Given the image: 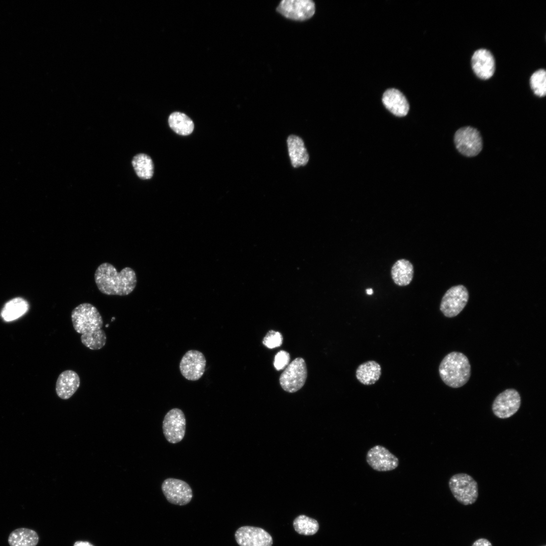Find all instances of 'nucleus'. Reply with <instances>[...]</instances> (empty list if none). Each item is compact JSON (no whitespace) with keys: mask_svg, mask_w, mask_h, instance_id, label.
Instances as JSON below:
<instances>
[{"mask_svg":"<svg viewBox=\"0 0 546 546\" xmlns=\"http://www.w3.org/2000/svg\"><path fill=\"white\" fill-rule=\"evenodd\" d=\"M94 278L99 290L107 295H127L133 291L137 283L136 274L131 267H125L118 272L108 262L97 267Z\"/></svg>","mask_w":546,"mask_h":546,"instance_id":"f257e3e1","label":"nucleus"},{"mask_svg":"<svg viewBox=\"0 0 546 546\" xmlns=\"http://www.w3.org/2000/svg\"><path fill=\"white\" fill-rule=\"evenodd\" d=\"M439 374L447 386L457 388L466 384L471 376V365L463 353L452 351L446 355L439 366Z\"/></svg>","mask_w":546,"mask_h":546,"instance_id":"f03ea898","label":"nucleus"},{"mask_svg":"<svg viewBox=\"0 0 546 546\" xmlns=\"http://www.w3.org/2000/svg\"><path fill=\"white\" fill-rule=\"evenodd\" d=\"M71 320L75 331L81 335L98 331L103 326L99 311L89 303H83L75 307L71 312Z\"/></svg>","mask_w":546,"mask_h":546,"instance_id":"7ed1b4c3","label":"nucleus"},{"mask_svg":"<svg viewBox=\"0 0 546 546\" xmlns=\"http://www.w3.org/2000/svg\"><path fill=\"white\" fill-rule=\"evenodd\" d=\"M448 486L454 497L461 504H474L478 497L477 482L466 473H458L449 480Z\"/></svg>","mask_w":546,"mask_h":546,"instance_id":"20e7f679","label":"nucleus"},{"mask_svg":"<svg viewBox=\"0 0 546 546\" xmlns=\"http://www.w3.org/2000/svg\"><path fill=\"white\" fill-rule=\"evenodd\" d=\"M307 376L306 365L301 357L294 359L289 364L280 377L282 388L289 393L295 392L304 385Z\"/></svg>","mask_w":546,"mask_h":546,"instance_id":"39448f33","label":"nucleus"},{"mask_svg":"<svg viewBox=\"0 0 546 546\" xmlns=\"http://www.w3.org/2000/svg\"><path fill=\"white\" fill-rule=\"evenodd\" d=\"M469 299L467 288L462 285L449 288L442 298L440 310L447 317L458 315L464 308Z\"/></svg>","mask_w":546,"mask_h":546,"instance_id":"423d86ee","label":"nucleus"},{"mask_svg":"<svg viewBox=\"0 0 546 546\" xmlns=\"http://www.w3.org/2000/svg\"><path fill=\"white\" fill-rule=\"evenodd\" d=\"M454 141L459 152L467 157L477 155L482 149V140L480 132L470 126L459 129L455 133Z\"/></svg>","mask_w":546,"mask_h":546,"instance_id":"0eeeda50","label":"nucleus"},{"mask_svg":"<svg viewBox=\"0 0 546 546\" xmlns=\"http://www.w3.org/2000/svg\"><path fill=\"white\" fill-rule=\"evenodd\" d=\"M186 427V420L183 412L173 408L165 415L163 423V434L168 442L175 444L184 438Z\"/></svg>","mask_w":546,"mask_h":546,"instance_id":"6e6552de","label":"nucleus"},{"mask_svg":"<svg viewBox=\"0 0 546 546\" xmlns=\"http://www.w3.org/2000/svg\"><path fill=\"white\" fill-rule=\"evenodd\" d=\"M521 403L518 391L513 388L507 389L495 397L492 404V411L498 418L507 419L518 412Z\"/></svg>","mask_w":546,"mask_h":546,"instance_id":"1a4fd4ad","label":"nucleus"},{"mask_svg":"<svg viewBox=\"0 0 546 546\" xmlns=\"http://www.w3.org/2000/svg\"><path fill=\"white\" fill-rule=\"evenodd\" d=\"M277 11L286 18L304 21L313 16L315 7L314 3L310 0H283Z\"/></svg>","mask_w":546,"mask_h":546,"instance_id":"9d476101","label":"nucleus"},{"mask_svg":"<svg viewBox=\"0 0 546 546\" xmlns=\"http://www.w3.org/2000/svg\"><path fill=\"white\" fill-rule=\"evenodd\" d=\"M161 489L167 501L175 505H186L191 502L193 497V491L190 486L180 479L167 478L163 482Z\"/></svg>","mask_w":546,"mask_h":546,"instance_id":"9b49d317","label":"nucleus"},{"mask_svg":"<svg viewBox=\"0 0 546 546\" xmlns=\"http://www.w3.org/2000/svg\"><path fill=\"white\" fill-rule=\"evenodd\" d=\"M366 461L374 470L378 472L392 471L399 465L398 458L380 445H376L368 451Z\"/></svg>","mask_w":546,"mask_h":546,"instance_id":"f8f14e48","label":"nucleus"},{"mask_svg":"<svg viewBox=\"0 0 546 546\" xmlns=\"http://www.w3.org/2000/svg\"><path fill=\"white\" fill-rule=\"evenodd\" d=\"M206 365L203 354L196 350H190L183 356L179 369L181 375L187 380L196 381L203 376Z\"/></svg>","mask_w":546,"mask_h":546,"instance_id":"ddd939ff","label":"nucleus"},{"mask_svg":"<svg viewBox=\"0 0 546 546\" xmlns=\"http://www.w3.org/2000/svg\"><path fill=\"white\" fill-rule=\"evenodd\" d=\"M235 539L240 546H271V535L262 528L244 526L235 533Z\"/></svg>","mask_w":546,"mask_h":546,"instance_id":"4468645a","label":"nucleus"},{"mask_svg":"<svg viewBox=\"0 0 546 546\" xmlns=\"http://www.w3.org/2000/svg\"><path fill=\"white\" fill-rule=\"evenodd\" d=\"M473 70L476 75L483 79L491 77L495 70V61L491 53L481 49L474 53L471 59Z\"/></svg>","mask_w":546,"mask_h":546,"instance_id":"2eb2a0df","label":"nucleus"},{"mask_svg":"<svg viewBox=\"0 0 546 546\" xmlns=\"http://www.w3.org/2000/svg\"><path fill=\"white\" fill-rule=\"evenodd\" d=\"M80 386V378L74 371L66 370L59 376L56 384L57 395L62 399L70 398Z\"/></svg>","mask_w":546,"mask_h":546,"instance_id":"dca6fc26","label":"nucleus"},{"mask_svg":"<svg viewBox=\"0 0 546 546\" xmlns=\"http://www.w3.org/2000/svg\"><path fill=\"white\" fill-rule=\"evenodd\" d=\"M382 102L385 107L395 116H404L408 112V102L398 89L390 88L386 90L383 94Z\"/></svg>","mask_w":546,"mask_h":546,"instance_id":"f3484780","label":"nucleus"},{"mask_svg":"<svg viewBox=\"0 0 546 546\" xmlns=\"http://www.w3.org/2000/svg\"><path fill=\"white\" fill-rule=\"evenodd\" d=\"M289 155L292 166L297 168L305 165L309 160V155L303 140L295 135H290L287 139Z\"/></svg>","mask_w":546,"mask_h":546,"instance_id":"a211bd4d","label":"nucleus"},{"mask_svg":"<svg viewBox=\"0 0 546 546\" xmlns=\"http://www.w3.org/2000/svg\"><path fill=\"white\" fill-rule=\"evenodd\" d=\"M381 375V366L375 360H369L360 364L355 372L357 380L365 385L375 384Z\"/></svg>","mask_w":546,"mask_h":546,"instance_id":"6ab92c4d","label":"nucleus"},{"mask_svg":"<svg viewBox=\"0 0 546 546\" xmlns=\"http://www.w3.org/2000/svg\"><path fill=\"white\" fill-rule=\"evenodd\" d=\"M414 274L412 263L405 259L396 261L391 268V276L394 283L400 286H405L411 282Z\"/></svg>","mask_w":546,"mask_h":546,"instance_id":"aec40b11","label":"nucleus"},{"mask_svg":"<svg viewBox=\"0 0 546 546\" xmlns=\"http://www.w3.org/2000/svg\"><path fill=\"white\" fill-rule=\"evenodd\" d=\"M27 302L24 299L17 297L8 301L1 311V316L6 322H11L18 319L28 310Z\"/></svg>","mask_w":546,"mask_h":546,"instance_id":"412c9836","label":"nucleus"},{"mask_svg":"<svg viewBox=\"0 0 546 546\" xmlns=\"http://www.w3.org/2000/svg\"><path fill=\"white\" fill-rule=\"evenodd\" d=\"M39 537L33 530L20 528L13 531L8 538L10 546H36Z\"/></svg>","mask_w":546,"mask_h":546,"instance_id":"4be33fe9","label":"nucleus"},{"mask_svg":"<svg viewBox=\"0 0 546 546\" xmlns=\"http://www.w3.org/2000/svg\"><path fill=\"white\" fill-rule=\"evenodd\" d=\"M168 123L175 132L181 135L190 134L194 128L192 119L185 114L179 112H174L170 115Z\"/></svg>","mask_w":546,"mask_h":546,"instance_id":"5701e85b","label":"nucleus"},{"mask_svg":"<svg viewBox=\"0 0 546 546\" xmlns=\"http://www.w3.org/2000/svg\"><path fill=\"white\" fill-rule=\"evenodd\" d=\"M132 164L136 175L141 178H151L154 173V164L151 158L145 154L135 155L132 160Z\"/></svg>","mask_w":546,"mask_h":546,"instance_id":"b1692460","label":"nucleus"},{"mask_svg":"<svg viewBox=\"0 0 546 546\" xmlns=\"http://www.w3.org/2000/svg\"><path fill=\"white\" fill-rule=\"evenodd\" d=\"M293 524L295 531L304 535H313L319 529V524L316 520L303 515L297 517Z\"/></svg>","mask_w":546,"mask_h":546,"instance_id":"393cba45","label":"nucleus"},{"mask_svg":"<svg viewBox=\"0 0 546 546\" xmlns=\"http://www.w3.org/2000/svg\"><path fill=\"white\" fill-rule=\"evenodd\" d=\"M80 339L82 343L89 349L99 350L105 346L107 337L104 331L101 329L92 333L81 335Z\"/></svg>","mask_w":546,"mask_h":546,"instance_id":"a878e982","label":"nucleus"},{"mask_svg":"<svg viewBox=\"0 0 546 546\" xmlns=\"http://www.w3.org/2000/svg\"><path fill=\"white\" fill-rule=\"evenodd\" d=\"M530 86L534 93L543 97L546 94V72L544 69H539L534 72L530 79Z\"/></svg>","mask_w":546,"mask_h":546,"instance_id":"bb28decb","label":"nucleus"},{"mask_svg":"<svg viewBox=\"0 0 546 546\" xmlns=\"http://www.w3.org/2000/svg\"><path fill=\"white\" fill-rule=\"evenodd\" d=\"M283 336L277 331L270 330L263 339V344L268 348H274L280 346L283 343Z\"/></svg>","mask_w":546,"mask_h":546,"instance_id":"cd10ccee","label":"nucleus"},{"mask_svg":"<svg viewBox=\"0 0 546 546\" xmlns=\"http://www.w3.org/2000/svg\"><path fill=\"white\" fill-rule=\"evenodd\" d=\"M290 360L289 353L286 351L281 350L275 356L274 366L277 371L283 370L288 366Z\"/></svg>","mask_w":546,"mask_h":546,"instance_id":"c85d7f7f","label":"nucleus"},{"mask_svg":"<svg viewBox=\"0 0 546 546\" xmlns=\"http://www.w3.org/2000/svg\"><path fill=\"white\" fill-rule=\"evenodd\" d=\"M472 546H492L491 543L487 539L480 538L476 540Z\"/></svg>","mask_w":546,"mask_h":546,"instance_id":"c756f323","label":"nucleus"},{"mask_svg":"<svg viewBox=\"0 0 546 546\" xmlns=\"http://www.w3.org/2000/svg\"><path fill=\"white\" fill-rule=\"evenodd\" d=\"M74 546H94L93 544L87 541H76Z\"/></svg>","mask_w":546,"mask_h":546,"instance_id":"7c9ffc66","label":"nucleus"},{"mask_svg":"<svg viewBox=\"0 0 546 546\" xmlns=\"http://www.w3.org/2000/svg\"><path fill=\"white\" fill-rule=\"evenodd\" d=\"M366 293L368 295H372L373 293V290L372 288H368L366 289Z\"/></svg>","mask_w":546,"mask_h":546,"instance_id":"2f4dec72","label":"nucleus"},{"mask_svg":"<svg viewBox=\"0 0 546 546\" xmlns=\"http://www.w3.org/2000/svg\"><path fill=\"white\" fill-rule=\"evenodd\" d=\"M108 326H109V325L107 324V325H106V327H107Z\"/></svg>","mask_w":546,"mask_h":546,"instance_id":"473e14b6","label":"nucleus"},{"mask_svg":"<svg viewBox=\"0 0 546 546\" xmlns=\"http://www.w3.org/2000/svg\"><path fill=\"white\" fill-rule=\"evenodd\" d=\"M542 546H546V545H542Z\"/></svg>","mask_w":546,"mask_h":546,"instance_id":"72a5a7b5","label":"nucleus"}]
</instances>
